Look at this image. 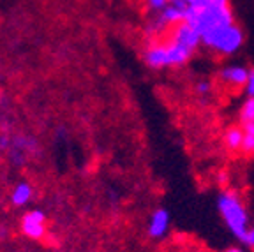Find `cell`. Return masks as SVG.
<instances>
[{"mask_svg": "<svg viewBox=\"0 0 254 252\" xmlns=\"http://www.w3.org/2000/svg\"><path fill=\"white\" fill-rule=\"evenodd\" d=\"M88 252H95V251H88Z\"/></svg>", "mask_w": 254, "mask_h": 252, "instance_id": "cell-21", "label": "cell"}, {"mask_svg": "<svg viewBox=\"0 0 254 252\" xmlns=\"http://www.w3.org/2000/svg\"><path fill=\"white\" fill-rule=\"evenodd\" d=\"M196 252H210V251H206V249H199V251H196Z\"/></svg>", "mask_w": 254, "mask_h": 252, "instance_id": "cell-20", "label": "cell"}, {"mask_svg": "<svg viewBox=\"0 0 254 252\" xmlns=\"http://www.w3.org/2000/svg\"><path fill=\"white\" fill-rule=\"evenodd\" d=\"M212 90H214V83H212L210 79H199V81L196 83V94H198L199 97H208V95L212 94Z\"/></svg>", "mask_w": 254, "mask_h": 252, "instance_id": "cell-12", "label": "cell"}, {"mask_svg": "<svg viewBox=\"0 0 254 252\" xmlns=\"http://www.w3.org/2000/svg\"><path fill=\"white\" fill-rule=\"evenodd\" d=\"M186 23L194 28L199 37L219 27L235 23V14L230 0H208V4L201 7H187Z\"/></svg>", "mask_w": 254, "mask_h": 252, "instance_id": "cell-2", "label": "cell"}, {"mask_svg": "<svg viewBox=\"0 0 254 252\" xmlns=\"http://www.w3.org/2000/svg\"><path fill=\"white\" fill-rule=\"evenodd\" d=\"M249 76V67L240 62H231L222 65L217 72L219 83L230 90H244V85Z\"/></svg>", "mask_w": 254, "mask_h": 252, "instance_id": "cell-7", "label": "cell"}, {"mask_svg": "<svg viewBox=\"0 0 254 252\" xmlns=\"http://www.w3.org/2000/svg\"><path fill=\"white\" fill-rule=\"evenodd\" d=\"M244 138H246V130L242 127L238 126H228L226 129L222 130L221 134V143L222 146L231 152V154H237L242 150V143H244Z\"/></svg>", "mask_w": 254, "mask_h": 252, "instance_id": "cell-9", "label": "cell"}, {"mask_svg": "<svg viewBox=\"0 0 254 252\" xmlns=\"http://www.w3.org/2000/svg\"><path fill=\"white\" fill-rule=\"evenodd\" d=\"M194 52L187 50L171 37H164L163 41H150L143 50V62L154 71L168 69V67H182L192 59Z\"/></svg>", "mask_w": 254, "mask_h": 252, "instance_id": "cell-3", "label": "cell"}, {"mask_svg": "<svg viewBox=\"0 0 254 252\" xmlns=\"http://www.w3.org/2000/svg\"><path fill=\"white\" fill-rule=\"evenodd\" d=\"M215 206H217V212L228 231L237 240L242 242L247 229L253 226L251 224L249 210H247V205L246 201L242 199V196L233 189H222L217 194Z\"/></svg>", "mask_w": 254, "mask_h": 252, "instance_id": "cell-1", "label": "cell"}, {"mask_svg": "<svg viewBox=\"0 0 254 252\" xmlns=\"http://www.w3.org/2000/svg\"><path fill=\"white\" fill-rule=\"evenodd\" d=\"M238 126L247 134H254V97H247L238 110Z\"/></svg>", "mask_w": 254, "mask_h": 252, "instance_id": "cell-11", "label": "cell"}, {"mask_svg": "<svg viewBox=\"0 0 254 252\" xmlns=\"http://www.w3.org/2000/svg\"><path fill=\"white\" fill-rule=\"evenodd\" d=\"M171 229V215L164 206L152 210L147 221V235L150 240H164Z\"/></svg>", "mask_w": 254, "mask_h": 252, "instance_id": "cell-8", "label": "cell"}, {"mask_svg": "<svg viewBox=\"0 0 254 252\" xmlns=\"http://www.w3.org/2000/svg\"><path fill=\"white\" fill-rule=\"evenodd\" d=\"M244 41H246V34H244L242 27L235 21V23L215 28L208 34H203L201 46L212 53L230 57L240 52V48L244 46Z\"/></svg>", "mask_w": 254, "mask_h": 252, "instance_id": "cell-4", "label": "cell"}, {"mask_svg": "<svg viewBox=\"0 0 254 252\" xmlns=\"http://www.w3.org/2000/svg\"><path fill=\"white\" fill-rule=\"evenodd\" d=\"M242 244H244V247L253 249V251H254V224L251 226L249 229H247V233H246V237H244Z\"/></svg>", "mask_w": 254, "mask_h": 252, "instance_id": "cell-17", "label": "cell"}, {"mask_svg": "<svg viewBox=\"0 0 254 252\" xmlns=\"http://www.w3.org/2000/svg\"><path fill=\"white\" fill-rule=\"evenodd\" d=\"M20 229L23 237L32 242H41L48 235V217L43 210L32 208L21 215Z\"/></svg>", "mask_w": 254, "mask_h": 252, "instance_id": "cell-5", "label": "cell"}, {"mask_svg": "<svg viewBox=\"0 0 254 252\" xmlns=\"http://www.w3.org/2000/svg\"><path fill=\"white\" fill-rule=\"evenodd\" d=\"M34 199V186L27 180H20L14 187L11 189V196L9 201L14 208H25V206Z\"/></svg>", "mask_w": 254, "mask_h": 252, "instance_id": "cell-10", "label": "cell"}, {"mask_svg": "<svg viewBox=\"0 0 254 252\" xmlns=\"http://www.w3.org/2000/svg\"><path fill=\"white\" fill-rule=\"evenodd\" d=\"M242 92L247 97H254V67H249V76H247V81L244 85Z\"/></svg>", "mask_w": 254, "mask_h": 252, "instance_id": "cell-14", "label": "cell"}, {"mask_svg": "<svg viewBox=\"0 0 254 252\" xmlns=\"http://www.w3.org/2000/svg\"><path fill=\"white\" fill-rule=\"evenodd\" d=\"M173 4H182L186 7H201V5L208 4V0H170Z\"/></svg>", "mask_w": 254, "mask_h": 252, "instance_id": "cell-16", "label": "cell"}, {"mask_svg": "<svg viewBox=\"0 0 254 252\" xmlns=\"http://www.w3.org/2000/svg\"><path fill=\"white\" fill-rule=\"evenodd\" d=\"M222 252H247L246 249H242V247H228V249H224Z\"/></svg>", "mask_w": 254, "mask_h": 252, "instance_id": "cell-19", "label": "cell"}, {"mask_svg": "<svg viewBox=\"0 0 254 252\" xmlns=\"http://www.w3.org/2000/svg\"><path fill=\"white\" fill-rule=\"evenodd\" d=\"M145 4H147V7L150 9V11H154L155 14H157V12H161L170 4V0H145Z\"/></svg>", "mask_w": 254, "mask_h": 252, "instance_id": "cell-15", "label": "cell"}, {"mask_svg": "<svg viewBox=\"0 0 254 252\" xmlns=\"http://www.w3.org/2000/svg\"><path fill=\"white\" fill-rule=\"evenodd\" d=\"M9 152V159L14 166H23L28 161V157L34 154H39V145L34 138L25 136V134H16L11 136V148Z\"/></svg>", "mask_w": 254, "mask_h": 252, "instance_id": "cell-6", "label": "cell"}, {"mask_svg": "<svg viewBox=\"0 0 254 252\" xmlns=\"http://www.w3.org/2000/svg\"><path fill=\"white\" fill-rule=\"evenodd\" d=\"M9 148H11V136L9 134H0V150L7 152Z\"/></svg>", "mask_w": 254, "mask_h": 252, "instance_id": "cell-18", "label": "cell"}, {"mask_svg": "<svg viewBox=\"0 0 254 252\" xmlns=\"http://www.w3.org/2000/svg\"><path fill=\"white\" fill-rule=\"evenodd\" d=\"M240 152H242L244 155H247V157L254 159V134L246 132V138H244L242 150H240Z\"/></svg>", "mask_w": 254, "mask_h": 252, "instance_id": "cell-13", "label": "cell"}]
</instances>
